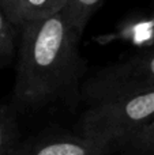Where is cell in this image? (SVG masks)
Wrapping results in <instances>:
<instances>
[{
	"label": "cell",
	"instance_id": "obj_1",
	"mask_svg": "<svg viewBox=\"0 0 154 155\" xmlns=\"http://www.w3.org/2000/svg\"><path fill=\"white\" fill-rule=\"evenodd\" d=\"M14 97L37 106L67 93L81 78V34L60 11L22 25Z\"/></svg>",
	"mask_w": 154,
	"mask_h": 155
},
{
	"label": "cell",
	"instance_id": "obj_2",
	"mask_svg": "<svg viewBox=\"0 0 154 155\" xmlns=\"http://www.w3.org/2000/svg\"><path fill=\"white\" fill-rule=\"evenodd\" d=\"M154 120V88L95 101L83 113V136L119 147Z\"/></svg>",
	"mask_w": 154,
	"mask_h": 155
},
{
	"label": "cell",
	"instance_id": "obj_3",
	"mask_svg": "<svg viewBox=\"0 0 154 155\" xmlns=\"http://www.w3.org/2000/svg\"><path fill=\"white\" fill-rule=\"evenodd\" d=\"M154 88V49L94 74L83 87L89 104L113 95Z\"/></svg>",
	"mask_w": 154,
	"mask_h": 155
},
{
	"label": "cell",
	"instance_id": "obj_4",
	"mask_svg": "<svg viewBox=\"0 0 154 155\" xmlns=\"http://www.w3.org/2000/svg\"><path fill=\"white\" fill-rule=\"evenodd\" d=\"M109 150V146L81 135L46 137L25 146L16 144L8 155H104Z\"/></svg>",
	"mask_w": 154,
	"mask_h": 155
},
{
	"label": "cell",
	"instance_id": "obj_5",
	"mask_svg": "<svg viewBox=\"0 0 154 155\" xmlns=\"http://www.w3.org/2000/svg\"><path fill=\"white\" fill-rule=\"evenodd\" d=\"M68 0H16L14 26H22L23 23L34 19L45 18L64 10Z\"/></svg>",
	"mask_w": 154,
	"mask_h": 155
},
{
	"label": "cell",
	"instance_id": "obj_6",
	"mask_svg": "<svg viewBox=\"0 0 154 155\" xmlns=\"http://www.w3.org/2000/svg\"><path fill=\"white\" fill-rule=\"evenodd\" d=\"M104 0H68L62 11L70 25L82 35L87 22Z\"/></svg>",
	"mask_w": 154,
	"mask_h": 155
},
{
	"label": "cell",
	"instance_id": "obj_7",
	"mask_svg": "<svg viewBox=\"0 0 154 155\" xmlns=\"http://www.w3.org/2000/svg\"><path fill=\"white\" fill-rule=\"evenodd\" d=\"M18 144V127L14 113L0 106V155H8Z\"/></svg>",
	"mask_w": 154,
	"mask_h": 155
},
{
	"label": "cell",
	"instance_id": "obj_8",
	"mask_svg": "<svg viewBox=\"0 0 154 155\" xmlns=\"http://www.w3.org/2000/svg\"><path fill=\"white\" fill-rule=\"evenodd\" d=\"M119 147L134 155H154V120Z\"/></svg>",
	"mask_w": 154,
	"mask_h": 155
},
{
	"label": "cell",
	"instance_id": "obj_9",
	"mask_svg": "<svg viewBox=\"0 0 154 155\" xmlns=\"http://www.w3.org/2000/svg\"><path fill=\"white\" fill-rule=\"evenodd\" d=\"M12 26L14 25L0 7V68L10 63L15 51V35Z\"/></svg>",
	"mask_w": 154,
	"mask_h": 155
},
{
	"label": "cell",
	"instance_id": "obj_10",
	"mask_svg": "<svg viewBox=\"0 0 154 155\" xmlns=\"http://www.w3.org/2000/svg\"><path fill=\"white\" fill-rule=\"evenodd\" d=\"M15 5L16 0H0V7L4 11L5 16L10 19V22H14V14H15ZM14 25V23H12Z\"/></svg>",
	"mask_w": 154,
	"mask_h": 155
}]
</instances>
